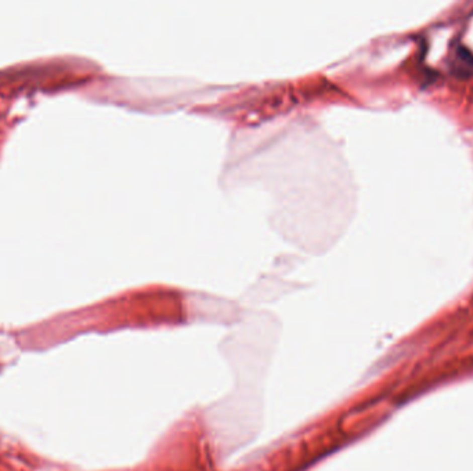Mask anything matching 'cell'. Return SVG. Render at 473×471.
<instances>
[{
	"mask_svg": "<svg viewBox=\"0 0 473 471\" xmlns=\"http://www.w3.org/2000/svg\"><path fill=\"white\" fill-rule=\"evenodd\" d=\"M455 61L454 69L458 75L465 76L467 73L473 72V56L467 49L458 47V50L455 51Z\"/></svg>",
	"mask_w": 473,
	"mask_h": 471,
	"instance_id": "6da1fadb",
	"label": "cell"
}]
</instances>
